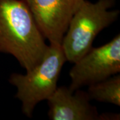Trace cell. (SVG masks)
I'll return each mask as SVG.
<instances>
[{
	"instance_id": "cell-1",
	"label": "cell",
	"mask_w": 120,
	"mask_h": 120,
	"mask_svg": "<svg viewBox=\"0 0 120 120\" xmlns=\"http://www.w3.org/2000/svg\"><path fill=\"white\" fill-rule=\"evenodd\" d=\"M48 45L23 0H0V52L27 71L39 64Z\"/></svg>"
},
{
	"instance_id": "cell-2",
	"label": "cell",
	"mask_w": 120,
	"mask_h": 120,
	"mask_svg": "<svg viewBox=\"0 0 120 120\" xmlns=\"http://www.w3.org/2000/svg\"><path fill=\"white\" fill-rule=\"evenodd\" d=\"M67 61L61 45L49 43L40 62L26 74L13 73L9 82L17 88L15 98L22 103L23 113L31 118L35 106L56 91L61 69Z\"/></svg>"
},
{
	"instance_id": "cell-3",
	"label": "cell",
	"mask_w": 120,
	"mask_h": 120,
	"mask_svg": "<svg viewBox=\"0 0 120 120\" xmlns=\"http://www.w3.org/2000/svg\"><path fill=\"white\" fill-rule=\"evenodd\" d=\"M116 0H84L71 17L61 41L66 60L74 64L92 47L96 36L118 18L119 10H110Z\"/></svg>"
},
{
	"instance_id": "cell-4",
	"label": "cell",
	"mask_w": 120,
	"mask_h": 120,
	"mask_svg": "<svg viewBox=\"0 0 120 120\" xmlns=\"http://www.w3.org/2000/svg\"><path fill=\"white\" fill-rule=\"evenodd\" d=\"M120 72V35L98 47H91L69 71L72 91L105 80Z\"/></svg>"
},
{
	"instance_id": "cell-5",
	"label": "cell",
	"mask_w": 120,
	"mask_h": 120,
	"mask_svg": "<svg viewBox=\"0 0 120 120\" xmlns=\"http://www.w3.org/2000/svg\"><path fill=\"white\" fill-rule=\"evenodd\" d=\"M49 43H61L73 14L84 0H23Z\"/></svg>"
},
{
	"instance_id": "cell-6",
	"label": "cell",
	"mask_w": 120,
	"mask_h": 120,
	"mask_svg": "<svg viewBox=\"0 0 120 120\" xmlns=\"http://www.w3.org/2000/svg\"><path fill=\"white\" fill-rule=\"evenodd\" d=\"M47 116L52 120H100L97 108L92 105L87 92L69 87H57L46 99Z\"/></svg>"
},
{
	"instance_id": "cell-7",
	"label": "cell",
	"mask_w": 120,
	"mask_h": 120,
	"mask_svg": "<svg viewBox=\"0 0 120 120\" xmlns=\"http://www.w3.org/2000/svg\"><path fill=\"white\" fill-rule=\"evenodd\" d=\"M87 94L91 100L120 106V75L116 74L105 80L88 86Z\"/></svg>"
}]
</instances>
